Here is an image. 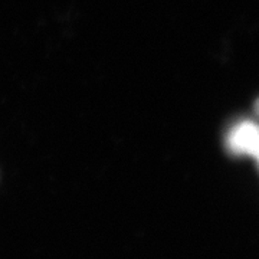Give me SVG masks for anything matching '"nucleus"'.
I'll list each match as a JSON object with an SVG mask.
<instances>
[{"label": "nucleus", "mask_w": 259, "mask_h": 259, "mask_svg": "<svg viewBox=\"0 0 259 259\" xmlns=\"http://www.w3.org/2000/svg\"><path fill=\"white\" fill-rule=\"evenodd\" d=\"M255 112H256V115L259 117V98L256 100V102H255Z\"/></svg>", "instance_id": "nucleus-2"}, {"label": "nucleus", "mask_w": 259, "mask_h": 259, "mask_svg": "<svg viewBox=\"0 0 259 259\" xmlns=\"http://www.w3.org/2000/svg\"><path fill=\"white\" fill-rule=\"evenodd\" d=\"M255 160H256V163H258V166H259V153L255 156Z\"/></svg>", "instance_id": "nucleus-3"}, {"label": "nucleus", "mask_w": 259, "mask_h": 259, "mask_svg": "<svg viewBox=\"0 0 259 259\" xmlns=\"http://www.w3.org/2000/svg\"><path fill=\"white\" fill-rule=\"evenodd\" d=\"M223 143L226 151L233 157L255 158L259 153V122L236 121L228 128Z\"/></svg>", "instance_id": "nucleus-1"}]
</instances>
